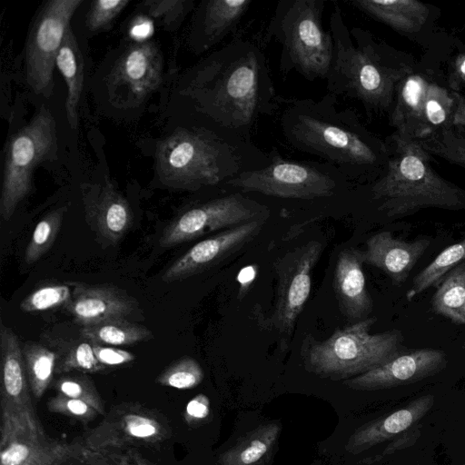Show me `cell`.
Wrapping results in <instances>:
<instances>
[{
    "label": "cell",
    "instance_id": "cell-6",
    "mask_svg": "<svg viewBox=\"0 0 465 465\" xmlns=\"http://www.w3.org/2000/svg\"><path fill=\"white\" fill-rule=\"evenodd\" d=\"M325 0H280L266 28L267 40L282 46L281 68L295 70L305 79L326 80L333 56V41L322 25Z\"/></svg>",
    "mask_w": 465,
    "mask_h": 465
},
{
    "label": "cell",
    "instance_id": "cell-32",
    "mask_svg": "<svg viewBox=\"0 0 465 465\" xmlns=\"http://www.w3.org/2000/svg\"><path fill=\"white\" fill-rule=\"evenodd\" d=\"M455 109L456 98L453 91L431 79L424 100L423 117L426 137L452 127Z\"/></svg>",
    "mask_w": 465,
    "mask_h": 465
},
{
    "label": "cell",
    "instance_id": "cell-7",
    "mask_svg": "<svg viewBox=\"0 0 465 465\" xmlns=\"http://www.w3.org/2000/svg\"><path fill=\"white\" fill-rule=\"evenodd\" d=\"M375 322V317H368L337 329L324 341L308 342L303 351L307 369L324 378L348 380L397 357L404 340L401 331L371 334Z\"/></svg>",
    "mask_w": 465,
    "mask_h": 465
},
{
    "label": "cell",
    "instance_id": "cell-1",
    "mask_svg": "<svg viewBox=\"0 0 465 465\" xmlns=\"http://www.w3.org/2000/svg\"><path fill=\"white\" fill-rule=\"evenodd\" d=\"M184 94L197 113L250 140L258 121L280 105L262 48L242 35L193 71Z\"/></svg>",
    "mask_w": 465,
    "mask_h": 465
},
{
    "label": "cell",
    "instance_id": "cell-9",
    "mask_svg": "<svg viewBox=\"0 0 465 465\" xmlns=\"http://www.w3.org/2000/svg\"><path fill=\"white\" fill-rule=\"evenodd\" d=\"M57 152L55 121L43 105L33 119L6 143L4 153L0 214L7 222L32 188V174Z\"/></svg>",
    "mask_w": 465,
    "mask_h": 465
},
{
    "label": "cell",
    "instance_id": "cell-11",
    "mask_svg": "<svg viewBox=\"0 0 465 465\" xmlns=\"http://www.w3.org/2000/svg\"><path fill=\"white\" fill-rule=\"evenodd\" d=\"M232 190L193 205L178 215L164 230L160 245L174 246L213 232L268 218L270 209L266 204Z\"/></svg>",
    "mask_w": 465,
    "mask_h": 465
},
{
    "label": "cell",
    "instance_id": "cell-13",
    "mask_svg": "<svg viewBox=\"0 0 465 465\" xmlns=\"http://www.w3.org/2000/svg\"><path fill=\"white\" fill-rule=\"evenodd\" d=\"M170 437L171 428L163 415L140 403L123 402L114 406L82 443L88 450L104 452L154 445Z\"/></svg>",
    "mask_w": 465,
    "mask_h": 465
},
{
    "label": "cell",
    "instance_id": "cell-14",
    "mask_svg": "<svg viewBox=\"0 0 465 465\" xmlns=\"http://www.w3.org/2000/svg\"><path fill=\"white\" fill-rule=\"evenodd\" d=\"M322 252V243L312 240L286 252L275 265L277 292L272 322L287 337V343L309 299L312 273Z\"/></svg>",
    "mask_w": 465,
    "mask_h": 465
},
{
    "label": "cell",
    "instance_id": "cell-48",
    "mask_svg": "<svg viewBox=\"0 0 465 465\" xmlns=\"http://www.w3.org/2000/svg\"><path fill=\"white\" fill-rule=\"evenodd\" d=\"M74 465H114L106 456L85 447L79 455Z\"/></svg>",
    "mask_w": 465,
    "mask_h": 465
},
{
    "label": "cell",
    "instance_id": "cell-23",
    "mask_svg": "<svg viewBox=\"0 0 465 465\" xmlns=\"http://www.w3.org/2000/svg\"><path fill=\"white\" fill-rule=\"evenodd\" d=\"M252 0H205L201 3L193 25V45L203 52L223 40L247 14Z\"/></svg>",
    "mask_w": 465,
    "mask_h": 465
},
{
    "label": "cell",
    "instance_id": "cell-47",
    "mask_svg": "<svg viewBox=\"0 0 465 465\" xmlns=\"http://www.w3.org/2000/svg\"><path fill=\"white\" fill-rule=\"evenodd\" d=\"M449 84L451 91L458 93L465 87V53L455 58L450 73Z\"/></svg>",
    "mask_w": 465,
    "mask_h": 465
},
{
    "label": "cell",
    "instance_id": "cell-3",
    "mask_svg": "<svg viewBox=\"0 0 465 465\" xmlns=\"http://www.w3.org/2000/svg\"><path fill=\"white\" fill-rule=\"evenodd\" d=\"M329 31L333 56L326 78L329 94L359 101L370 114H391L401 82L416 70L414 59L369 30L349 28L334 2Z\"/></svg>",
    "mask_w": 465,
    "mask_h": 465
},
{
    "label": "cell",
    "instance_id": "cell-38",
    "mask_svg": "<svg viewBox=\"0 0 465 465\" xmlns=\"http://www.w3.org/2000/svg\"><path fill=\"white\" fill-rule=\"evenodd\" d=\"M57 394L84 401L94 407L100 415L104 414V405L94 382L84 374L64 375L54 382Z\"/></svg>",
    "mask_w": 465,
    "mask_h": 465
},
{
    "label": "cell",
    "instance_id": "cell-42",
    "mask_svg": "<svg viewBox=\"0 0 465 465\" xmlns=\"http://www.w3.org/2000/svg\"><path fill=\"white\" fill-rule=\"evenodd\" d=\"M128 0H97L91 3L86 25L91 31H100L125 8Z\"/></svg>",
    "mask_w": 465,
    "mask_h": 465
},
{
    "label": "cell",
    "instance_id": "cell-20",
    "mask_svg": "<svg viewBox=\"0 0 465 465\" xmlns=\"http://www.w3.org/2000/svg\"><path fill=\"white\" fill-rule=\"evenodd\" d=\"M430 244L427 238L406 242L385 231L370 237L361 255L363 263L380 269L394 282L401 284L408 279Z\"/></svg>",
    "mask_w": 465,
    "mask_h": 465
},
{
    "label": "cell",
    "instance_id": "cell-40",
    "mask_svg": "<svg viewBox=\"0 0 465 465\" xmlns=\"http://www.w3.org/2000/svg\"><path fill=\"white\" fill-rule=\"evenodd\" d=\"M47 409L52 413L67 416L83 422H89L100 415L89 403L60 394L49 399Z\"/></svg>",
    "mask_w": 465,
    "mask_h": 465
},
{
    "label": "cell",
    "instance_id": "cell-28",
    "mask_svg": "<svg viewBox=\"0 0 465 465\" xmlns=\"http://www.w3.org/2000/svg\"><path fill=\"white\" fill-rule=\"evenodd\" d=\"M280 433L279 423L262 424L244 434L232 447L223 452L218 462L221 465H257L271 452Z\"/></svg>",
    "mask_w": 465,
    "mask_h": 465
},
{
    "label": "cell",
    "instance_id": "cell-19",
    "mask_svg": "<svg viewBox=\"0 0 465 465\" xmlns=\"http://www.w3.org/2000/svg\"><path fill=\"white\" fill-rule=\"evenodd\" d=\"M72 297L64 309L81 327L113 319H127L138 308L137 301L108 284L69 282Z\"/></svg>",
    "mask_w": 465,
    "mask_h": 465
},
{
    "label": "cell",
    "instance_id": "cell-44",
    "mask_svg": "<svg viewBox=\"0 0 465 465\" xmlns=\"http://www.w3.org/2000/svg\"><path fill=\"white\" fill-rule=\"evenodd\" d=\"M210 415V400L203 394L200 393L194 396L187 403L183 418L187 424L196 426L203 423Z\"/></svg>",
    "mask_w": 465,
    "mask_h": 465
},
{
    "label": "cell",
    "instance_id": "cell-45",
    "mask_svg": "<svg viewBox=\"0 0 465 465\" xmlns=\"http://www.w3.org/2000/svg\"><path fill=\"white\" fill-rule=\"evenodd\" d=\"M420 427L419 424H417L411 429L392 439V441L387 445L382 453L372 459L371 461H376L387 455H391L398 450L411 447V445L415 444V442L420 437Z\"/></svg>",
    "mask_w": 465,
    "mask_h": 465
},
{
    "label": "cell",
    "instance_id": "cell-26",
    "mask_svg": "<svg viewBox=\"0 0 465 465\" xmlns=\"http://www.w3.org/2000/svg\"><path fill=\"white\" fill-rule=\"evenodd\" d=\"M350 5L393 30L413 35L430 15V5L416 0H351Z\"/></svg>",
    "mask_w": 465,
    "mask_h": 465
},
{
    "label": "cell",
    "instance_id": "cell-27",
    "mask_svg": "<svg viewBox=\"0 0 465 465\" xmlns=\"http://www.w3.org/2000/svg\"><path fill=\"white\" fill-rule=\"evenodd\" d=\"M55 65L66 84V115L71 129L75 130L78 124V104L83 89L84 64L81 51L71 27L68 28L58 51Z\"/></svg>",
    "mask_w": 465,
    "mask_h": 465
},
{
    "label": "cell",
    "instance_id": "cell-33",
    "mask_svg": "<svg viewBox=\"0 0 465 465\" xmlns=\"http://www.w3.org/2000/svg\"><path fill=\"white\" fill-rule=\"evenodd\" d=\"M463 262H465V238L444 249L414 277L411 289L406 293L407 299L411 300L425 290L437 287L449 272Z\"/></svg>",
    "mask_w": 465,
    "mask_h": 465
},
{
    "label": "cell",
    "instance_id": "cell-35",
    "mask_svg": "<svg viewBox=\"0 0 465 465\" xmlns=\"http://www.w3.org/2000/svg\"><path fill=\"white\" fill-rule=\"evenodd\" d=\"M65 212L64 206L57 208L38 222L25 249V259L27 264L37 262L53 246Z\"/></svg>",
    "mask_w": 465,
    "mask_h": 465
},
{
    "label": "cell",
    "instance_id": "cell-10",
    "mask_svg": "<svg viewBox=\"0 0 465 465\" xmlns=\"http://www.w3.org/2000/svg\"><path fill=\"white\" fill-rule=\"evenodd\" d=\"M0 447L22 438L45 436L31 398L23 348L15 332L0 326Z\"/></svg>",
    "mask_w": 465,
    "mask_h": 465
},
{
    "label": "cell",
    "instance_id": "cell-16",
    "mask_svg": "<svg viewBox=\"0 0 465 465\" xmlns=\"http://www.w3.org/2000/svg\"><path fill=\"white\" fill-rule=\"evenodd\" d=\"M266 219L221 231L197 242L169 266L162 280L164 282L183 281L219 264L252 241L261 232Z\"/></svg>",
    "mask_w": 465,
    "mask_h": 465
},
{
    "label": "cell",
    "instance_id": "cell-46",
    "mask_svg": "<svg viewBox=\"0 0 465 465\" xmlns=\"http://www.w3.org/2000/svg\"><path fill=\"white\" fill-rule=\"evenodd\" d=\"M101 453L106 456L114 465H155L141 455L134 448L108 450Z\"/></svg>",
    "mask_w": 465,
    "mask_h": 465
},
{
    "label": "cell",
    "instance_id": "cell-18",
    "mask_svg": "<svg viewBox=\"0 0 465 465\" xmlns=\"http://www.w3.org/2000/svg\"><path fill=\"white\" fill-rule=\"evenodd\" d=\"M82 200L86 223L103 245L117 244L133 224L126 199L108 181L83 184Z\"/></svg>",
    "mask_w": 465,
    "mask_h": 465
},
{
    "label": "cell",
    "instance_id": "cell-4",
    "mask_svg": "<svg viewBox=\"0 0 465 465\" xmlns=\"http://www.w3.org/2000/svg\"><path fill=\"white\" fill-rule=\"evenodd\" d=\"M269 161V153L250 139L207 117L201 125L176 129L161 140L155 150L160 181L171 188L188 191L223 185Z\"/></svg>",
    "mask_w": 465,
    "mask_h": 465
},
{
    "label": "cell",
    "instance_id": "cell-24",
    "mask_svg": "<svg viewBox=\"0 0 465 465\" xmlns=\"http://www.w3.org/2000/svg\"><path fill=\"white\" fill-rule=\"evenodd\" d=\"M84 446L64 442L47 435L22 437L0 447V465H74Z\"/></svg>",
    "mask_w": 465,
    "mask_h": 465
},
{
    "label": "cell",
    "instance_id": "cell-49",
    "mask_svg": "<svg viewBox=\"0 0 465 465\" xmlns=\"http://www.w3.org/2000/svg\"><path fill=\"white\" fill-rule=\"evenodd\" d=\"M456 98V109L453 115L452 125L454 127L465 128V95L460 92H454Z\"/></svg>",
    "mask_w": 465,
    "mask_h": 465
},
{
    "label": "cell",
    "instance_id": "cell-12",
    "mask_svg": "<svg viewBox=\"0 0 465 465\" xmlns=\"http://www.w3.org/2000/svg\"><path fill=\"white\" fill-rule=\"evenodd\" d=\"M82 0H51L45 4L31 27L25 46L26 80L37 94L49 96L54 69L69 23Z\"/></svg>",
    "mask_w": 465,
    "mask_h": 465
},
{
    "label": "cell",
    "instance_id": "cell-5",
    "mask_svg": "<svg viewBox=\"0 0 465 465\" xmlns=\"http://www.w3.org/2000/svg\"><path fill=\"white\" fill-rule=\"evenodd\" d=\"M389 158L381 174L364 185L369 200L388 218L425 208L465 209V189L440 176L418 140L393 133L386 139Z\"/></svg>",
    "mask_w": 465,
    "mask_h": 465
},
{
    "label": "cell",
    "instance_id": "cell-41",
    "mask_svg": "<svg viewBox=\"0 0 465 465\" xmlns=\"http://www.w3.org/2000/svg\"><path fill=\"white\" fill-rule=\"evenodd\" d=\"M192 5V1L185 0H151L143 2V8L146 12L165 25L181 21L190 11Z\"/></svg>",
    "mask_w": 465,
    "mask_h": 465
},
{
    "label": "cell",
    "instance_id": "cell-8",
    "mask_svg": "<svg viewBox=\"0 0 465 465\" xmlns=\"http://www.w3.org/2000/svg\"><path fill=\"white\" fill-rule=\"evenodd\" d=\"M269 163L243 172L223 185L243 193L295 201H321L339 195L351 181L325 162L298 161L283 157L275 148Z\"/></svg>",
    "mask_w": 465,
    "mask_h": 465
},
{
    "label": "cell",
    "instance_id": "cell-17",
    "mask_svg": "<svg viewBox=\"0 0 465 465\" xmlns=\"http://www.w3.org/2000/svg\"><path fill=\"white\" fill-rule=\"evenodd\" d=\"M448 364L446 352L438 349H419L401 353L388 362L343 383L357 391L390 389L422 381L442 371Z\"/></svg>",
    "mask_w": 465,
    "mask_h": 465
},
{
    "label": "cell",
    "instance_id": "cell-25",
    "mask_svg": "<svg viewBox=\"0 0 465 465\" xmlns=\"http://www.w3.org/2000/svg\"><path fill=\"white\" fill-rule=\"evenodd\" d=\"M431 79L429 74L415 70L401 82L389 114L390 124L395 133L414 140L426 137L424 100Z\"/></svg>",
    "mask_w": 465,
    "mask_h": 465
},
{
    "label": "cell",
    "instance_id": "cell-43",
    "mask_svg": "<svg viewBox=\"0 0 465 465\" xmlns=\"http://www.w3.org/2000/svg\"><path fill=\"white\" fill-rule=\"evenodd\" d=\"M92 344L96 358L105 367L120 366L134 360V355L125 350L94 342Z\"/></svg>",
    "mask_w": 465,
    "mask_h": 465
},
{
    "label": "cell",
    "instance_id": "cell-21",
    "mask_svg": "<svg viewBox=\"0 0 465 465\" xmlns=\"http://www.w3.org/2000/svg\"><path fill=\"white\" fill-rule=\"evenodd\" d=\"M434 404V396L425 394L389 415L371 420L357 429L350 437L345 450L358 454L392 440L416 426Z\"/></svg>",
    "mask_w": 465,
    "mask_h": 465
},
{
    "label": "cell",
    "instance_id": "cell-50",
    "mask_svg": "<svg viewBox=\"0 0 465 465\" xmlns=\"http://www.w3.org/2000/svg\"><path fill=\"white\" fill-rule=\"evenodd\" d=\"M464 465H465V463H464Z\"/></svg>",
    "mask_w": 465,
    "mask_h": 465
},
{
    "label": "cell",
    "instance_id": "cell-22",
    "mask_svg": "<svg viewBox=\"0 0 465 465\" xmlns=\"http://www.w3.org/2000/svg\"><path fill=\"white\" fill-rule=\"evenodd\" d=\"M361 250L347 248L337 258L333 285L340 309L350 320H363L373 305L366 286Z\"/></svg>",
    "mask_w": 465,
    "mask_h": 465
},
{
    "label": "cell",
    "instance_id": "cell-39",
    "mask_svg": "<svg viewBox=\"0 0 465 465\" xmlns=\"http://www.w3.org/2000/svg\"><path fill=\"white\" fill-rule=\"evenodd\" d=\"M72 297L69 284H50L42 286L28 294L20 303V309L26 312H43L65 306Z\"/></svg>",
    "mask_w": 465,
    "mask_h": 465
},
{
    "label": "cell",
    "instance_id": "cell-15",
    "mask_svg": "<svg viewBox=\"0 0 465 465\" xmlns=\"http://www.w3.org/2000/svg\"><path fill=\"white\" fill-rule=\"evenodd\" d=\"M163 60L158 46L142 41L128 46L111 71L108 85L112 96L125 106L143 103L160 84Z\"/></svg>",
    "mask_w": 465,
    "mask_h": 465
},
{
    "label": "cell",
    "instance_id": "cell-37",
    "mask_svg": "<svg viewBox=\"0 0 465 465\" xmlns=\"http://www.w3.org/2000/svg\"><path fill=\"white\" fill-rule=\"evenodd\" d=\"M203 371L192 357H183L168 366L156 379L162 386L188 390L198 386L203 380Z\"/></svg>",
    "mask_w": 465,
    "mask_h": 465
},
{
    "label": "cell",
    "instance_id": "cell-30",
    "mask_svg": "<svg viewBox=\"0 0 465 465\" xmlns=\"http://www.w3.org/2000/svg\"><path fill=\"white\" fill-rule=\"evenodd\" d=\"M83 337L92 342L107 346H126L153 338L146 327L128 321L113 319L97 324L81 327Z\"/></svg>",
    "mask_w": 465,
    "mask_h": 465
},
{
    "label": "cell",
    "instance_id": "cell-36",
    "mask_svg": "<svg viewBox=\"0 0 465 465\" xmlns=\"http://www.w3.org/2000/svg\"><path fill=\"white\" fill-rule=\"evenodd\" d=\"M95 356L92 342L76 341L58 359L55 373L64 374L73 371L83 373H97L106 370Z\"/></svg>",
    "mask_w": 465,
    "mask_h": 465
},
{
    "label": "cell",
    "instance_id": "cell-29",
    "mask_svg": "<svg viewBox=\"0 0 465 465\" xmlns=\"http://www.w3.org/2000/svg\"><path fill=\"white\" fill-rule=\"evenodd\" d=\"M434 312L465 327V262L449 272L431 300Z\"/></svg>",
    "mask_w": 465,
    "mask_h": 465
},
{
    "label": "cell",
    "instance_id": "cell-34",
    "mask_svg": "<svg viewBox=\"0 0 465 465\" xmlns=\"http://www.w3.org/2000/svg\"><path fill=\"white\" fill-rule=\"evenodd\" d=\"M418 141L431 156L465 168V128L452 126Z\"/></svg>",
    "mask_w": 465,
    "mask_h": 465
},
{
    "label": "cell",
    "instance_id": "cell-2",
    "mask_svg": "<svg viewBox=\"0 0 465 465\" xmlns=\"http://www.w3.org/2000/svg\"><path fill=\"white\" fill-rule=\"evenodd\" d=\"M278 122L291 148L317 156L351 181L370 183L386 167V140L369 130L354 110L341 106L331 94L283 100Z\"/></svg>",
    "mask_w": 465,
    "mask_h": 465
},
{
    "label": "cell",
    "instance_id": "cell-31",
    "mask_svg": "<svg viewBox=\"0 0 465 465\" xmlns=\"http://www.w3.org/2000/svg\"><path fill=\"white\" fill-rule=\"evenodd\" d=\"M23 355L31 393L39 400L51 384L59 356L55 351L33 341L25 343Z\"/></svg>",
    "mask_w": 465,
    "mask_h": 465
}]
</instances>
